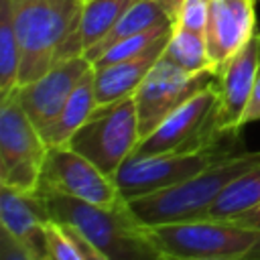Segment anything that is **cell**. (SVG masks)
Returning <instances> with one entry per match:
<instances>
[{
  "label": "cell",
  "instance_id": "1",
  "mask_svg": "<svg viewBox=\"0 0 260 260\" xmlns=\"http://www.w3.org/2000/svg\"><path fill=\"white\" fill-rule=\"evenodd\" d=\"M256 165H260V150H230L179 185L130 199V211L142 225L201 219L228 185Z\"/></svg>",
  "mask_w": 260,
  "mask_h": 260
},
{
  "label": "cell",
  "instance_id": "2",
  "mask_svg": "<svg viewBox=\"0 0 260 260\" xmlns=\"http://www.w3.org/2000/svg\"><path fill=\"white\" fill-rule=\"evenodd\" d=\"M55 221L69 225L110 260H169L130 205L108 209L59 193H43Z\"/></svg>",
  "mask_w": 260,
  "mask_h": 260
},
{
  "label": "cell",
  "instance_id": "3",
  "mask_svg": "<svg viewBox=\"0 0 260 260\" xmlns=\"http://www.w3.org/2000/svg\"><path fill=\"white\" fill-rule=\"evenodd\" d=\"M83 2L10 0L20 45L18 87L47 73L59 57L67 37L77 26Z\"/></svg>",
  "mask_w": 260,
  "mask_h": 260
},
{
  "label": "cell",
  "instance_id": "4",
  "mask_svg": "<svg viewBox=\"0 0 260 260\" xmlns=\"http://www.w3.org/2000/svg\"><path fill=\"white\" fill-rule=\"evenodd\" d=\"M152 242L169 260L185 258H242L260 260V230L232 219H187L144 225Z\"/></svg>",
  "mask_w": 260,
  "mask_h": 260
},
{
  "label": "cell",
  "instance_id": "5",
  "mask_svg": "<svg viewBox=\"0 0 260 260\" xmlns=\"http://www.w3.org/2000/svg\"><path fill=\"white\" fill-rule=\"evenodd\" d=\"M138 142L140 126L132 95L110 106H100L67 144L106 175L114 177L122 162L136 150Z\"/></svg>",
  "mask_w": 260,
  "mask_h": 260
},
{
  "label": "cell",
  "instance_id": "6",
  "mask_svg": "<svg viewBox=\"0 0 260 260\" xmlns=\"http://www.w3.org/2000/svg\"><path fill=\"white\" fill-rule=\"evenodd\" d=\"M49 144L20 106L16 91L0 100V185L39 191Z\"/></svg>",
  "mask_w": 260,
  "mask_h": 260
},
{
  "label": "cell",
  "instance_id": "7",
  "mask_svg": "<svg viewBox=\"0 0 260 260\" xmlns=\"http://www.w3.org/2000/svg\"><path fill=\"white\" fill-rule=\"evenodd\" d=\"M217 81L199 89L175 112H171L150 134L140 138L136 154H158L173 150L217 148L223 140L217 132Z\"/></svg>",
  "mask_w": 260,
  "mask_h": 260
},
{
  "label": "cell",
  "instance_id": "8",
  "mask_svg": "<svg viewBox=\"0 0 260 260\" xmlns=\"http://www.w3.org/2000/svg\"><path fill=\"white\" fill-rule=\"evenodd\" d=\"M39 191L67 195L108 209L128 207V201L120 193L116 179L106 175L100 167H95L81 152L73 150L69 144L49 146Z\"/></svg>",
  "mask_w": 260,
  "mask_h": 260
},
{
  "label": "cell",
  "instance_id": "9",
  "mask_svg": "<svg viewBox=\"0 0 260 260\" xmlns=\"http://www.w3.org/2000/svg\"><path fill=\"white\" fill-rule=\"evenodd\" d=\"M225 152L230 150H221L219 146L201 148V150H173V152H158V154L132 152L122 162L114 179L124 199L130 201V199L150 195L183 183L185 179L203 171Z\"/></svg>",
  "mask_w": 260,
  "mask_h": 260
},
{
  "label": "cell",
  "instance_id": "10",
  "mask_svg": "<svg viewBox=\"0 0 260 260\" xmlns=\"http://www.w3.org/2000/svg\"><path fill=\"white\" fill-rule=\"evenodd\" d=\"M213 81H217L213 71L189 73L160 57L134 93L140 138L150 134L171 112Z\"/></svg>",
  "mask_w": 260,
  "mask_h": 260
},
{
  "label": "cell",
  "instance_id": "11",
  "mask_svg": "<svg viewBox=\"0 0 260 260\" xmlns=\"http://www.w3.org/2000/svg\"><path fill=\"white\" fill-rule=\"evenodd\" d=\"M260 73V30L217 71V132L221 138L238 136L244 114Z\"/></svg>",
  "mask_w": 260,
  "mask_h": 260
},
{
  "label": "cell",
  "instance_id": "12",
  "mask_svg": "<svg viewBox=\"0 0 260 260\" xmlns=\"http://www.w3.org/2000/svg\"><path fill=\"white\" fill-rule=\"evenodd\" d=\"M91 67V61L83 55L69 57L57 61L39 79L16 89L20 106L24 108L30 122L41 130V134L57 120L69 95Z\"/></svg>",
  "mask_w": 260,
  "mask_h": 260
},
{
  "label": "cell",
  "instance_id": "13",
  "mask_svg": "<svg viewBox=\"0 0 260 260\" xmlns=\"http://www.w3.org/2000/svg\"><path fill=\"white\" fill-rule=\"evenodd\" d=\"M254 2L256 0H209L205 41L215 77L258 30Z\"/></svg>",
  "mask_w": 260,
  "mask_h": 260
},
{
  "label": "cell",
  "instance_id": "14",
  "mask_svg": "<svg viewBox=\"0 0 260 260\" xmlns=\"http://www.w3.org/2000/svg\"><path fill=\"white\" fill-rule=\"evenodd\" d=\"M51 219L41 191H20L0 185V230L12 236L35 260H47L45 225Z\"/></svg>",
  "mask_w": 260,
  "mask_h": 260
},
{
  "label": "cell",
  "instance_id": "15",
  "mask_svg": "<svg viewBox=\"0 0 260 260\" xmlns=\"http://www.w3.org/2000/svg\"><path fill=\"white\" fill-rule=\"evenodd\" d=\"M169 39L171 35L158 41L150 51H146L140 57L118 61V63L104 65V67H93V87H95L98 108L132 98L136 89L140 87V83L144 81V77L148 75V71L162 57Z\"/></svg>",
  "mask_w": 260,
  "mask_h": 260
},
{
  "label": "cell",
  "instance_id": "16",
  "mask_svg": "<svg viewBox=\"0 0 260 260\" xmlns=\"http://www.w3.org/2000/svg\"><path fill=\"white\" fill-rule=\"evenodd\" d=\"M136 0H85L77 26L63 43L57 61L85 55L95 43H100L120 20V16Z\"/></svg>",
  "mask_w": 260,
  "mask_h": 260
},
{
  "label": "cell",
  "instance_id": "17",
  "mask_svg": "<svg viewBox=\"0 0 260 260\" xmlns=\"http://www.w3.org/2000/svg\"><path fill=\"white\" fill-rule=\"evenodd\" d=\"M98 110L95 100V87H93V67L83 75V79L77 83L73 93L69 95L67 104L63 106L57 120L43 132V138L49 146L67 144L71 136L91 118V114Z\"/></svg>",
  "mask_w": 260,
  "mask_h": 260
},
{
  "label": "cell",
  "instance_id": "18",
  "mask_svg": "<svg viewBox=\"0 0 260 260\" xmlns=\"http://www.w3.org/2000/svg\"><path fill=\"white\" fill-rule=\"evenodd\" d=\"M167 22H173L169 18V14L154 2V0H136L122 16L120 20L116 22V26L100 41L95 43L89 51H85L83 57H87L93 65V61H98L112 45H116L118 41L122 39H128L132 35H138V32H144L152 26H158V24H167ZM175 24V22H173Z\"/></svg>",
  "mask_w": 260,
  "mask_h": 260
},
{
  "label": "cell",
  "instance_id": "19",
  "mask_svg": "<svg viewBox=\"0 0 260 260\" xmlns=\"http://www.w3.org/2000/svg\"><path fill=\"white\" fill-rule=\"evenodd\" d=\"M256 205H260V165L248 169L232 185H228V189L211 203L205 217L230 219Z\"/></svg>",
  "mask_w": 260,
  "mask_h": 260
},
{
  "label": "cell",
  "instance_id": "20",
  "mask_svg": "<svg viewBox=\"0 0 260 260\" xmlns=\"http://www.w3.org/2000/svg\"><path fill=\"white\" fill-rule=\"evenodd\" d=\"M162 57L177 67L189 71V73H201V71H213L209 63L207 53V41L203 32L189 30L183 26H175L171 32V39L165 47Z\"/></svg>",
  "mask_w": 260,
  "mask_h": 260
},
{
  "label": "cell",
  "instance_id": "21",
  "mask_svg": "<svg viewBox=\"0 0 260 260\" xmlns=\"http://www.w3.org/2000/svg\"><path fill=\"white\" fill-rule=\"evenodd\" d=\"M20 45L14 28L10 0H0V100L18 89Z\"/></svg>",
  "mask_w": 260,
  "mask_h": 260
},
{
  "label": "cell",
  "instance_id": "22",
  "mask_svg": "<svg viewBox=\"0 0 260 260\" xmlns=\"http://www.w3.org/2000/svg\"><path fill=\"white\" fill-rule=\"evenodd\" d=\"M173 28H175V24L167 22V24L152 26V28H148L144 32L132 35L128 39H122L116 45H112L98 61H93V67H104V65H112V63H118V61H128V59L140 57L146 51H150L158 41L169 37L173 32Z\"/></svg>",
  "mask_w": 260,
  "mask_h": 260
},
{
  "label": "cell",
  "instance_id": "23",
  "mask_svg": "<svg viewBox=\"0 0 260 260\" xmlns=\"http://www.w3.org/2000/svg\"><path fill=\"white\" fill-rule=\"evenodd\" d=\"M45 252L47 260H83L71 232L53 217L45 225Z\"/></svg>",
  "mask_w": 260,
  "mask_h": 260
},
{
  "label": "cell",
  "instance_id": "24",
  "mask_svg": "<svg viewBox=\"0 0 260 260\" xmlns=\"http://www.w3.org/2000/svg\"><path fill=\"white\" fill-rule=\"evenodd\" d=\"M207 16H209V0H185L175 26H183L205 35Z\"/></svg>",
  "mask_w": 260,
  "mask_h": 260
},
{
  "label": "cell",
  "instance_id": "25",
  "mask_svg": "<svg viewBox=\"0 0 260 260\" xmlns=\"http://www.w3.org/2000/svg\"><path fill=\"white\" fill-rule=\"evenodd\" d=\"M0 260H35L12 236L0 230Z\"/></svg>",
  "mask_w": 260,
  "mask_h": 260
},
{
  "label": "cell",
  "instance_id": "26",
  "mask_svg": "<svg viewBox=\"0 0 260 260\" xmlns=\"http://www.w3.org/2000/svg\"><path fill=\"white\" fill-rule=\"evenodd\" d=\"M63 225H65V223H63ZM65 228H67V230L71 232V236L75 238V244L79 246V252H81L83 260H110V258H108V256H104V254H102L98 248H93V246H91V244H89V242H87L83 236H79L75 230H71L69 225H65Z\"/></svg>",
  "mask_w": 260,
  "mask_h": 260
},
{
  "label": "cell",
  "instance_id": "27",
  "mask_svg": "<svg viewBox=\"0 0 260 260\" xmlns=\"http://www.w3.org/2000/svg\"><path fill=\"white\" fill-rule=\"evenodd\" d=\"M252 122H260V73H258V79H256V85L252 91V100L244 114V126L252 124Z\"/></svg>",
  "mask_w": 260,
  "mask_h": 260
},
{
  "label": "cell",
  "instance_id": "28",
  "mask_svg": "<svg viewBox=\"0 0 260 260\" xmlns=\"http://www.w3.org/2000/svg\"><path fill=\"white\" fill-rule=\"evenodd\" d=\"M234 223H240L244 228H252V230H260V205L236 215V217H230Z\"/></svg>",
  "mask_w": 260,
  "mask_h": 260
},
{
  "label": "cell",
  "instance_id": "29",
  "mask_svg": "<svg viewBox=\"0 0 260 260\" xmlns=\"http://www.w3.org/2000/svg\"><path fill=\"white\" fill-rule=\"evenodd\" d=\"M154 2L169 14V18L173 22H177V16H179V12H181V8L185 4V0H154Z\"/></svg>",
  "mask_w": 260,
  "mask_h": 260
},
{
  "label": "cell",
  "instance_id": "30",
  "mask_svg": "<svg viewBox=\"0 0 260 260\" xmlns=\"http://www.w3.org/2000/svg\"><path fill=\"white\" fill-rule=\"evenodd\" d=\"M185 260H242V258H185Z\"/></svg>",
  "mask_w": 260,
  "mask_h": 260
},
{
  "label": "cell",
  "instance_id": "31",
  "mask_svg": "<svg viewBox=\"0 0 260 260\" xmlns=\"http://www.w3.org/2000/svg\"><path fill=\"white\" fill-rule=\"evenodd\" d=\"M63 2H85V0H63Z\"/></svg>",
  "mask_w": 260,
  "mask_h": 260
}]
</instances>
